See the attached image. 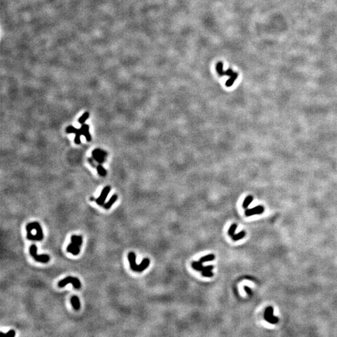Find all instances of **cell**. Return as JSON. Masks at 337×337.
Here are the masks:
<instances>
[{
  "mask_svg": "<svg viewBox=\"0 0 337 337\" xmlns=\"http://www.w3.org/2000/svg\"><path fill=\"white\" fill-rule=\"evenodd\" d=\"M202 275L205 277H212L214 275V274L212 271H203L202 272Z\"/></svg>",
  "mask_w": 337,
  "mask_h": 337,
  "instance_id": "cell-24",
  "label": "cell"
},
{
  "mask_svg": "<svg viewBox=\"0 0 337 337\" xmlns=\"http://www.w3.org/2000/svg\"><path fill=\"white\" fill-rule=\"evenodd\" d=\"M192 266L193 267L194 269H195V270H197V271H201L202 272L204 267L202 266V263L199 262H193L192 263Z\"/></svg>",
  "mask_w": 337,
  "mask_h": 337,
  "instance_id": "cell-15",
  "label": "cell"
},
{
  "mask_svg": "<svg viewBox=\"0 0 337 337\" xmlns=\"http://www.w3.org/2000/svg\"><path fill=\"white\" fill-rule=\"evenodd\" d=\"M79 131V129L74 128L73 125H69L66 129V131L68 134H76V132Z\"/></svg>",
  "mask_w": 337,
  "mask_h": 337,
  "instance_id": "cell-22",
  "label": "cell"
},
{
  "mask_svg": "<svg viewBox=\"0 0 337 337\" xmlns=\"http://www.w3.org/2000/svg\"><path fill=\"white\" fill-rule=\"evenodd\" d=\"M1 334H4V335H7V336H11V337H13V336H15V335H16V332H15V330H9V331H8V332L7 333H3L1 332Z\"/></svg>",
  "mask_w": 337,
  "mask_h": 337,
  "instance_id": "cell-25",
  "label": "cell"
},
{
  "mask_svg": "<svg viewBox=\"0 0 337 337\" xmlns=\"http://www.w3.org/2000/svg\"><path fill=\"white\" fill-rule=\"evenodd\" d=\"M253 201V197L252 195H248L247 197L243 202V207L246 209L249 207V206L251 204Z\"/></svg>",
  "mask_w": 337,
  "mask_h": 337,
  "instance_id": "cell-18",
  "label": "cell"
},
{
  "mask_svg": "<svg viewBox=\"0 0 337 337\" xmlns=\"http://www.w3.org/2000/svg\"><path fill=\"white\" fill-rule=\"evenodd\" d=\"M237 77V74L233 73V74L231 76L230 79L228 80L226 82V86H228V87L231 86L232 85V84H233L234 81L236 80Z\"/></svg>",
  "mask_w": 337,
  "mask_h": 337,
  "instance_id": "cell-19",
  "label": "cell"
},
{
  "mask_svg": "<svg viewBox=\"0 0 337 337\" xmlns=\"http://www.w3.org/2000/svg\"><path fill=\"white\" fill-rule=\"evenodd\" d=\"M37 250V247L36 245H31L29 248V254L36 261L43 263H46L50 261V257L49 255L46 254L38 255Z\"/></svg>",
  "mask_w": 337,
  "mask_h": 337,
  "instance_id": "cell-3",
  "label": "cell"
},
{
  "mask_svg": "<svg viewBox=\"0 0 337 337\" xmlns=\"http://www.w3.org/2000/svg\"><path fill=\"white\" fill-rule=\"evenodd\" d=\"M215 255L214 254H209L206 256H203L200 258V262L202 263H205L209 261H212L215 259Z\"/></svg>",
  "mask_w": 337,
  "mask_h": 337,
  "instance_id": "cell-16",
  "label": "cell"
},
{
  "mask_svg": "<svg viewBox=\"0 0 337 337\" xmlns=\"http://www.w3.org/2000/svg\"><path fill=\"white\" fill-rule=\"evenodd\" d=\"M149 264H150V260L149 259V258H144V259L142 260L141 263L137 266L136 272H141L144 271V270H146L148 267V266H149Z\"/></svg>",
  "mask_w": 337,
  "mask_h": 337,
  "instance_id": "cell-11",
  "label": "cell"
},
{
  "mask_svg": "<svg viewBox=\"0 0 337 337\" xmlns=\"http://www.w3.org/2000/svg\"><path fill=\"white\" fill-rule=\"evenodd\" d=\"M263 317L267 322L271 324H276L279 322V318L275 316H274V309L271 306H268L266 309Z\"/></svg>",
  "mask_w": 337,
  "mask_h": 337,
  "instance_id": "cell-5",
  "label": "cell"
},
{
  "mask_svg": "<svg viewBox=\"0 0 337 337\" xmlns=\"http://www.w3.org/2000/svg\"><path fill=\"white\" fill-rule=\"evenodd\" d=\"M128 260L130 264V267L132 270L136 272L138 265L136 263V255L134 252H129L128 254Z\"/></svg>",
  "mask_w": 337,
  "mask_h": 337,
  "instance_id": "cell-9",
  "label": "cell"
},
{
  "mask_svg": "<svg viewBox=\"0 0 337 337\" xmlns=\"http://www.w3.org/2000/svg\"><path fill=\"white\" fill-rule=\"evenodd\" d=\"M89 117V112H84L82 115L78 119V123H79L80 124H83L84 123H85L88 119Z\"/></svg>",
  "mask_w": 337,
  "mask_h": 337,
  "instance_id": "cell-17",
  "label": "cell"
},
{
  "mask_svg": "<svg viewBox=\"0 0 337 337\" xmlns=\"http://www.w3.org/2000/svg\"><path fill=\"white\" fill-rule=\"evenodd\" d=\"M117 195L116 194H114L113 195H112V197L110 198V199L107 202H106V204H104V208L105 209H110L111 207H112V206L113 204L116 202V201L117 200Z\"/></svg>",
  "mask_w": 337,
  "mask_h": 337,
  "instance_id": "cell-13",
  "label": "cell"
},
{
  "mask_svg": "<svg viewBox=\"0 0 337 337\" xmlns=\"http://www.w3.org/2000/svg\"><path fill=\"white\" fill-rule=\"evenodd\" d=\"M263 212H264V207L262 206H258L252 209H247L245 211V214L247 217H249L254 215L262 214Z\"/></svg>",
  "mask_w": 337,
  "mask_h": 337,
  "instance_id": "cell-8",
  "label": "cell"
},
{
  "mask_svg": "<svg viewBox=\"0 0 337 337\" xmlns=\"http://www.w3.org/2000/svg\"><path fill=\"white\" fill-rule=\"evenodd\" d=\"M27 239L29 240L41 241L43 239V232L41 225L38 222H33L26 226Z\"/></svg>",
  "mask_w": 337,
  "mask_h": 337,
  "instance_id": "cell-1",
  "label": "cell"
},
{
  "mask_svg": "<svg viewBox=\"0 0 337 337\" xmlns=\"http://www.w3.org/2000/svg\"><path fill=\"white\" fill-rule=\"evenodd\" d=\"M237 228V225L236 224H232L230 228H228V236H230L231 237H232L233 235L235 234V232H236V231Z\"/></svg>",
  "mask_w": 337,
  "mask_h": 337,
  "instance_id": "cell-23",
  "label": "cell"
},
{
  "mask_svg": "<svg viewBox=\"0 0 337 337\" xmlns=\"http://www.w3.org/2000/svg\"><path fill=\"white\" fill-rule=\"evenodd\" d=\"M80 129H81V131L82 132V135L85 137L86 141L88 142L91 141V135L89 132V125L86 124H82Z\"/></svg>",
  "mask_w": 337,
  "mask_h": 337,
  "instance_id": "cell-10",
  "label": "cell"
},
{
  "mask_svg": "<svg viewBox=\"0 0 337 337\" xmlns=\"http://www.w3.org/2000/svg\"><path fill=\"white\" fill-rule=\"evenodd\" d=\"M69 284H73L74 288H76V289H80L81 287V283L80 280L76 277H74V276H68L61 281H59L58 282V287L60 288H63Z\"/></svg>",
  "mask_w": 337,
  "mask_h": 337,
  "instance_id": "cell-4",
  "label": "cell"
},
{
  "mask_svg": "<svg viewBox=\"0 0 337 337\" xmlns=\"http://www.w3.org/2000/svg\"><path fill=\"white\" fill-rule=\"evenodd\" d=\"M111 187L109 185L106 186V187L102 190L101 193L99 197L96 199V202L97 203L99 206H104L105 204V201L107 197L108 194H109L111 191Z\"/></svg>",
  "mask_w": 337,
  "mask_h": 337,
  "instance_id": "cell-6",
  "label": "cell"
},
{
  "mask_svg": "<svg viewBox=\"0 0 337 337\" xmlns=\"http://www.w3.org/2000/svg\"><path fill=\"white\" fill-rule=\"evenodd\" d=\"M71 303L75 310H79L81 308V303L77 296L74 295L71 298Z\"/></svg>",
  "mask_w": 337,
  "mask_h": 337,
  "instance_id": "cell-12",
  "label": "cell"
},
{
  "mask_svg": "<svg viewBox=\"0 0 337 337\" xmlns=\"http://www.w3.org/2000/svg\"><path fill=\"white\" fill-rule=\"evenodd\" d=\"M81 136H82V132L81 131V129H79V131L76 132V134H75L74 141L76 144H80L81 143Z\"/></svg>",
  "mask_w": 337,
  "mask_h": 337,
  "instance_id": "cell-20",
  "label": "cell"
},
{
  "mask_svg": "<svg viewBox=\"0 0 337 337\" xmlns=\"http://www.w3.org/2000/svg\"><path fill=\"white\" fill-rule=\"evenodd\" d=\"M71 243L67 247V252L74 255H77L80 253L81 247L82 244V237L73 235L71 237Z\"/></svg>",
  "mask_w": 337,
  "mask_h": 337,
  "instance_id": "cell-2",
  "label": "cell"
},
{
  "mask_svg": "<svg viewBox=\"0 0 337 337\" xmlns=\"http://www.w3.org/2000/svg\"><path fill=\"white\" fill-rule=\"evenodd\" d=\"M214 268V266H204V268H203V271H212V270Z\"/></svg>",
  "mask_w": 337,
  "mask_h": 337,
  "instance_id": "cell-26",
  "label": "cell"
},
{
  "mask_svg": "<svg viewBox=\"0 0 337 337\" xmlns=\"http://www.w3.org/2000/svg\"><path fill=\"white\" fill-rule=\"evenodd\" d=\"M97 171L98 172L99 174V175L102 176V177H104L106 176V174H107V171L105 169V168L102 166L101 165H99L97 167Z\"/></svg>",
  "mask_w": 337,
  "mask_h": 337,
  "instance_id": "cell-21",
  "label": "cell"
},
{
  "mask_svg": "<svg viewBox=\"0 0 337 337\" xmlns=\"http://www.w3.org/2000/svg\"><path fill=\"white\" fill-rule=\"evenodd\" d=\"M244 290L247 293V294L249 295H252V291L251 290V288L247 286H245L244 287Z\"/></svg>",
  "mask_w": 337,
  "mask_h": 337,
  "instance_id": "cell-27",
  "label": "cell"
},
{
  "mask_svg": "<svg viewBox=\"0 0 337 337\" xmlns=\"http://www.w3.org/2000/svg\"><path fill=\"white\" fill-rule=\"evenodd\" d=\"M245 236H246V232L244 231H242L241 232H240L237 234H234L232 237V239L233 240H234V241H237V240L243 239Z\"/></svg>",
  "mask_w": 337,
  "mask_h": 337,
  "instance_id": "cell-14",
  "label": "cell"
},
{
  "mask_svg": "<svg viewBox=\"0 0 337 337\" xmlns=\"http://www.w3.org/2000/svg\"><path fill=\"white\" fill-rule=\"evenodd\" d=\"M106 155V152L99 149H94L93 151V157L96 161L100 164L103 163L104 162Z\"/></svg>",
  "mask_w": 337,
  "mask_h": 337,
  "instance_id": "cell-7",
  "label": "cell"
}]
</instances>
